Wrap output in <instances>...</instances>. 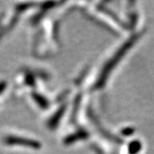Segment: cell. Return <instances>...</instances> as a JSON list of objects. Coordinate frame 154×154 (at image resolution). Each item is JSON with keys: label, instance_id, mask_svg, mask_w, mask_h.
I'll return each mask as SVG.
<instances>
[{"label": "cell", "instance_id": "cell-1", "mask_svg": "<svg viewBox=\"0 0 154 154\" xmlns=\"http://www.w3.org/2000/svg\"><path fill=\"white\" fill-rule=\"evenodd\" d=\"M6 143L10 144V145H22V146H32V147H38V145L37 142L30 140L28 139H23V138H17V137H8L5 139Z\"/></svg>", "mask_w": 154, "mask_h": 154}]
</instances>
